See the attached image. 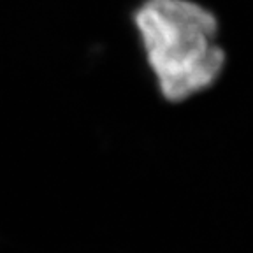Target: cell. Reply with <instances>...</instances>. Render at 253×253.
I'll list each match as a JSON object with an SVG mask.
<instances>
[{"instance_id":"6da1fadb","label":"cell","mask_w":253,"mask_h":253,"mask_svg":"<svg viewBox=\"0 0 253 253\" xmlns=\"http://www.w3.org/2000/svg\"><path fill=\"white\" fill-rule=\"evenodd\" d=\"M135 27L160 93L170 102L204 91L223 71L218 23L190 0H148L135 14Z\"/></svg>"}]
</instances>
